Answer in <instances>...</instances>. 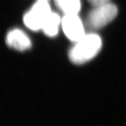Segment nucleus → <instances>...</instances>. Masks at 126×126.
<instances>
[{
  "label": "nucleus",
  "mask_w": 126,
  "mask_h": 126,
  "mask_svg": "<svg viewBox=\"0 0 126 126\" xmlns=\"http://www.w3.org/2000/svg\"><path fill=\"white\" fill-rule=\"evenodd\" d=\"M38 1H47L48 0H37Z\"/></svg>",
  "instance_id": "9"
},
{
  "label": "nucleus",
  "mask_w": 126,
  "mask_h": 126,
  "mask_svg": "<svg viewBox=\"0 0 126 126\" xmlns=\"http://www.w3.org/2000/svg\"><path fill=\"white\" fill-rule=\"evenodd\" d=\"M77 14H65L61 19L62 27L65 35L75 43L86 35L84 24Z\"/></svg>",
  "instance_id": "4"
},
{
  "label": "nucleus",
  "mask_w": 126,
  "mask_h": 126,
  "mask_svg": "<svg viewBox=\"0 0 126 126\" xmlns=\"http://www.w3.org/2000/svg\"><path fill=\"white\" fill-rule=\"evenodd\" d=\"M51 13V9L47 1H37L24 16V23L31 30H39L42 29L44 23Z\"/></svg>",
  "instance_id": "3"
},
{
  "label": "nucleus",
  "mask_w": 126,
  "mask_h": 126,
  "mask_svg": "<svg viewBox=\"0 0 126 126\" xmlns=\"http://www.w3.org/2000/svg\"><path fill=\"white\" fill-rule=\"evenodd\" d=\"M118 13L116 5L111 3L93 7L87 16L85 25L91 30H97L112 21Z\"/></svg>",
  "instance_id": "2"
},
{
  "label": "nucleus",
  "mask_w": 126,
  "mask_h": 126,
  "mask_svg": "<svg viewBox=\"0 0 126 126\" xmlns=\"http://www.w3.org/2000/svg\"><path fill=\"white\" fill-rule=\"evenodd\" d=\"M102 48V40L95 33H88L75 43L69 52V58L74 64L88 62L97 55Z\"/></svg>",
  "instance_id": "1"
},
{
  "label": "nucleus",
  "mask_w": 126,
  "mask_h": 126,
  "mask_svg": "<svg viewBox=\"0 0 126 126\" xmlns=\"http://www.w3.org/2000/svg\"><path fill=\"white\" fill-rule=\"evenodd\" d=\"M6 43L11 48L23 51L31 47V42L23 32L19 29L10 31L6 37Z\"/></svg>",
  "instance_id": "5"
},
{
  "label": "nucleus",
  "mask_w": 126,
  "mask_h": 126,
  "mask_svg": "<svg viewBox=\"0 0 126 126\" xmlns=\"http://www.w3.org/2000/svg\"><path fill=\"white\" fill-rule=\"evenodd\" d=\"M88 1L90 2V3L91 5H93V7L104 5V4L110 3V0H88Z\"/></svg>",
  "instance_id": "8"
},
{
  "label": "nucleus",
  "mask_w": 126,
  "mask_h": 126,
  "mask_svg": "<svg viewBox=\"0 0 126 126\" xmlns=\"http://www.w3.org/2000/svg\"><path fill=\"white\" fill-rule=\"evenodd\" d=\"M55 3L64 14H76L80 9V0H55Z\"/></svg>",
  "instance_id": "7"
},
{
  "label": "nucleus",
  "mask_w": 126,
  "mask_h": 126,
  "mask_svg": "<svg viewBox=\"0 0 126 126\" xmlns=\"http://www.w3.org/2000/svg\"><path fill=\"white\" fill-rule=\"evenodd\" d=\"M61 23V19L58 14L51 12L44 23L41 30H43L46 35L53 37L58 33L59 27Z\"/></svg>",
  "instance_id": "6"
}]
</instances>
